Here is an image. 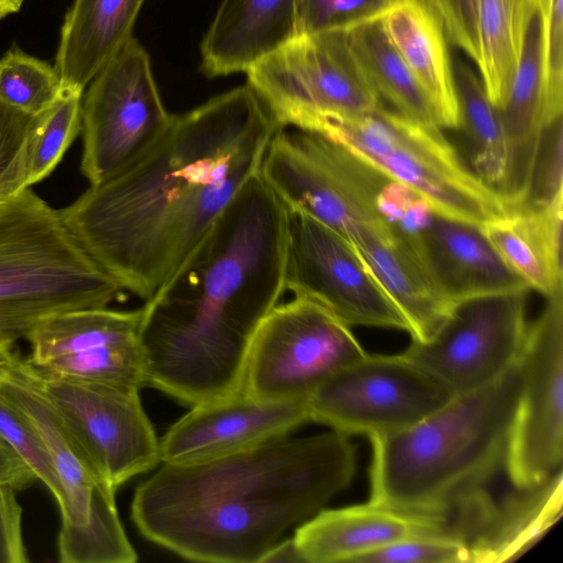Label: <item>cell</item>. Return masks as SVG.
Returning a JSON list of instances; mask_svg holds the SVG:
<instances>
[{"label":"cell","instance_id":"cell-12","mask_svg":"<svg viewBox=\"0 0 563 563\" xmlns=\"http://www.w3.org/2000/svg\"><path fill=\"white\" fill-rule=\"evenodd\" d=\"M454 396L401 354L367 353L321 383L307 408L311 421L372 438L419 422Z\"/></svg>","mask_w":563,"mask_h":563},{"label":"cell","instance_id":"cell-8","mask_svg":"<svg viewBox=\"0 0 563 563\" xmlns=\"http://www.w3.org/2000/svg\"><path fill=\"white\" fill-rule=\"evenodd\" d=\"M0 395L35 428L52 456L65 494L57 537L63 563H133L115 505V490L102 478L52 407L26 358L12 352L0 378Z\"/></svg>","mask_w":563,"mask_h":563},{"label":"cell","instance_id":"cell-30","mask_svg":"<svg viewBox=\"0 0 563 563\" xmlns=\"http://www.w3.org/2000/svg\"><path fill=\"white\" fill-rule=\"evenodd\" d=\"M82 92L63 89L59 97L37 114L27 153V187L43 180L55 169L81 132Z\"/></svg>","mask_w":563,"mask_h":563},{"label":"cell","instance_id":"cell-14","mask_svg":"<svg viewBox=\"0 0 563 563\" xmlns=\"http://www.w3.org/2000/svg\"><path fill=\"white\" fill-rule=\"evenodd\" d=\"M287 210L285 291L320 303L350 327L409 333L400 308L353 244L317 219Z\"/></svg>","mask_w":563,"mask_h":563},{"label":"cell","instance_id":"cell-19","mask_svg":"<svg viewBox=\"0 0 563 563\" xmlns=\"http://www.w3.org/2000/svg\"><path fill=\"white\" fill-rule=\"evenodd\" d=\"M404 236L432 286L453 305L530 289L507 267L479 227L432 212L419 230Z\"/></svg>","mask_w":563,"mask_h":563},{"label":"cell","instance_id":"cell-21","mask_svg":"<svg viewBox=\"0 0 563 563\" xmlns=\"http://www.w3.org/2000/svg\"><path fill=\"white\" fill-rule=\"evenodd\" d=\"M438 534L427 517L372 503L321 509L300 523L292 537L302 562H354L358 556L402 539Z\"/></svg>","mask_w":563,"mask_h":563},{"label":"cell","instance_id":"cell-22","mask_svg":"<svg viewBox=\"0 0 563 563\" xmlns=\"http://www.w3.org/2000/svg\"><path fill=\"white\" fill-rule=\"evenodd\" d=\"M297 0H222L205 34L201 70L208 77L245 71L295 37Z\"/></svg>","mask_w":563,"mask_h":563},{"label":"cell","instance_id":"cell-35","mask_svg":"<svg viewBox=\"0 0 563 563\" xmlns=\"http://www.w3.org/2000/svg\"><path fill=\"white\" fill-rule=\"evenodd\" d=\"M562 157L563 119L559 115L542 124L528 192L520 207L542 209L563 202Z\"/></svg>","mask_w":563,"mask_h":563},{"label":"cell","instance_id":"cell-20","mask_svg":"<svg viewBox=\"0 0 563 563\" xmlns=\"http://www.w3.org/2000/svg\"><path fill=\"white\" fill-rule=\"evenodd\" d=\"M544 103V13L541 0L527 11L516 73L499 110L506 145V173L499 194L509 209L526 199Z\"/></svg>","mask_w":563,"mask_h":563},{"label":"cell","instance_id":"cell-26","mask_svg":"<svg viewBox=\"0 0 563 563\" xmlns=\"http://www.w3.org/2000/svg\"><path fill=\"white\" fill-rule=\"evenodd\" d=\"M353 246L406 317L411 340H429L455 305L432 286L404 235L390 242L366 239Z\"/></svg>","mask_w":563,"mask_h":563},{"label":"cell","instance_id":"cell-7","mask_svg":"<svg viewBox=\"0 0 563 563\" xmlns=\"http://www.w3.org/2000/svg\"><path fill=\"white\" fill-rule=\"evenodd\" d=\"M260 174L287 209L317 219L353 245L401 236L385 213L396 180L322 134L278 129Z\"/></svg>","mask_w":563,"mask_h":563},{"label":"cell","instance_id":"cell-1","mask_svg":"<svg viewBox=\"0 0 563 563\" xmlns=\"http://www.w3.org/2000/svg\"><path fill=\"white\" fill-rule=\"evenodd\" d=\"M280 129L247 85L174 114L142 156L59 216L124 291L151 300L260 173Z\"/></svg>","mask_w":563,"mask_h":563},{"label":"cell","instance_id":"cell-40","mask_svg":"<svg viewBox=\"0 0 563 563\" xmlns=\"http://www.w3.org/2000/svg\"><path fill=\"white\" fill-rule=\"evenodd\" d=\"M35 481L31 468L0 439V485L19 492Z\"/></svg>","mask_w":563,"mask_h":563},{"label":"cell","instance_id":"cell-6","mask_svg":"<svg viewBox=\"0 0 563 563\" xmlns=\"http://www.w3.org/2000/svg\"><path fill=\"white\" fill-rule=\"evenodd\" d=\"M346 147L358 158L422 198L438 214L481 227L509 210L482 181L438 125L396 110L328 114L306 129Z\"/></svg>","mask_w":563,"mask_h":563},{"label":"cell","instance_id":"cell-15","mask_svg":"<svg viewBox=\"0 0 563 563\" xmlns=\"http://www.w3.org/2000/svg\"><path fill=\"white\" fill-rule=\"evenodd\" d=\"M520 354L522 385L510 430L506 475L529 489L562 471L563 291L545 298Z\"/></svg>","mask_w":563,"mask_h":563},{"label":"cell","instance_id":"cell-10","mask_svg":"<svg viewBox=\"0 0 563 563\" xmlns=\"http://www.w3.org/2000/svg\"><path fill=\"white\" fill-rule=\"evenodd\" d=\"M351 327L320 303L294 296L257 327L242 390L262 400L307 399L325 379L366 355Z\"/></svg>","mask_w":563,"mask_h":563},{"label":"cell","instance_id":"cell-44","mask_svg":"<svg viewBox=\"0 0 563 563\" xmlns=\"http://www.w3.org/2000/svg\"><path fill=\"white\" fill-rule=\"evenodd\" d=\"M0 202H2V201H0Z\"/></svg>","mask_w":563,"mask_h":563},{"label":"cell","instance_id":"cell-36","mask_svg":"<svg viewBox=\"0 0 563 563\" xmlns=\"http://www.w3.org/2000/svg\"><path fill=\"white\" fill-rule=\"evenodd\" d=\"M354 563H471V553L456 539L421 534L373 550Z\"/></svg>","mask_w":563,"mask_h":563},{"label":"cell","instance_id":"cell-23","mask_svg":"<svg viewBox=\"0 0 563 563\" xmlns=\"http://www.w3.org/2000/svg\"><path fill=\"white\" fill-rule=\"evenodd\" d=\"M383 26L419 86L441 129L459 130L460 109L444 30L421 0H398Z\"/></svg>","mask_w":563,"mask_h":563},{"label":"cell","instance_id":"cell-27","mask_svg":"<svg viewBox=\"0 0 563 563\" xmlns=\"http://www.w3.org/2000/svg\"><path fill=\"white\" fill-rule=\"evenodd\" d=\"M346 33L357 63L379 97L410 119L438 125L423 90L388 37L382 19L360 24Z\"/></svg>","mask_w":563,"mask_h":563},{"label":"cell","instance_id":"cell-13","mask_svg":"<svg viewBox=\"0 0 563 563\" xmlns=\"http://www.w3.org/2000/svg\"><path fill=\"white\" fill-rule=\"evenodd\" d=\"M530 289L457 302L427 341L411 340L400 353L454 395L481 388L520 357L529 322Z\"/></svg>","mask_w":563,"mask_h":563},{"label":"cell","instance_id":"cell-25","mask_svg":"<svg viewBox=\"0 0 563 563\" xmlns=\"http://www.w3.org/2000/svg\"><path fill=\"white\" fill-rule=\"evenodd\" d=\"M562 209L519 207L479 227L507 267L545 298L563 291Z\"/></svg>","mask_w":563,"mask_h":563},{"label":"cell","instance_id":"cell-33","mask_svg":"<svg viewBox=\"0 0 563 563\" xmlns=\"http://www.w3.org/2000/svg\"><path fill=\"white\" fill-rule=\"evenodd\" d=\"M0 439L48 488L60 510L65 505V494L45 442L31 422L1 395Z\"/></svg>","mask_w":563,"mask_h":563},{"label":"cell","instance_id":"cell-43","mask_svg":"<svg viewBox=\"0 0 563 563\" xmlns=\"http://www.w3.org/2000/svg\"><path fill=\"white\" fill-rule=\"evenodd\" d=\"M12 351V346L0 344V378L4 372L9 355Z\"/></svg>","mask_w":563,"mask_h":563},{"label":"cell","instance_id":"cell-39","mask_svg":"<svg viewBox=\"0 0 563 563\" xmlns=\"http://www.w3.org/2000/svg\"><path fill=\"white\" fill-rule=\"evenodd\" d=\"M14 488L0 485V563L29 562L22 533V507Z\"/></svg>","mask_w":563,"mask_h":563},{"label":"cell","instance_id":"cell-42","mask_svg":"<svg viewBox=\"0 0 563 563\" xmlns=\"http://www.w3.org/2000/svg\"><path fill=\"white\" fill-rule=\"evenodd\" d=\"M24 0H0V20L20 10Z\"/></svg>","mask_w":563,"mask_h":563},{"label":"cell","instance_id":"cell-17","mask_svg":"<svg viewBox=\"0 0 563 563\" xmlns=\"http://www.w3.org/2000/svg\"><path fill=\"white\" fill-rule=\"evenodd\" d=\"M142 317V307L86 308L51 316L25 336L31 346L26 361L45 374L141 389L145 386Z\"/></svg>","mask_w":563,"mask_h":563},{"label":"cell","instance_id":"cell-32","mask_svg":"<svg viewBox=\"0 0 563 563\" xmlns=\"http://www.w3.org/2000/svg\"><path fill=\"white\" fill-rule=\"evenodd\" d=\"M398 0H297L295 36L347 31L382 19Z\"/></svg>","mask_w":563,"mask_h":563},{"label":"cell","instance_id":"cell-41","mask_svg":"<svg viewBox=\"0 0 563 563\" xmlns=\"http://www.w3.org/2000/svg\"><path fill=\"white\" fill-rule=\"evenodd\" d=\"M302 562L292 538L282 539L265 554L261 563Z\"/></svg>","mask_w":563,"mask_h":563},{"label":"cell","instance_id":"cell-4","mask_svg":"<svg viewBox=\"0 0 563 563\" xmlns=\"http://www.w3.org/2000/svg\"><path fill=\"white\" fill-rule=\"evenodd\" d=\"M522 385L520 357L501 376L397 432L369 438V503L438 522L506 474Z\"/></svg>","mask_w":563,"mask_h":563},{"label":"cell","instance_id":"cell-28","mask_svg":"<svg viewBox=\"0 0 563 563\" xmlns=\"http://www.w3.org/2000/svg\"><path fill=\"white\" fill-rule=\"evenodd\" d=\"M460 109V128L475 175L499 194L506 173V145L499 110L489 101L482 80L461 58L452 60Z\"/></svg>","mask_w":563,"mask_h":563},{"label":"cell","instance_id":"cell-31","mask_svg":"<svg viewBox=\"0 0 563 563\" xmlns=\"http://www.w3.org/2000/svg\"><path fill=\"white\" fill-rule=\"evenodd\" d=\"M60 78L46 62L8 51L0 58V100L31 114L46 110L62 93Z\"/></svg>","mask_w":563,"mask_h":563},{"label":"cell","instance_id":"cell-2","mask_svg":"<svg viewBox=\"0 0 563 563\" xmlns=\"http://www.w3.org/2000/svg\"><path fill=\"white\" fill-rule=\"evenodd\" d=\"M287 216L258 173L144 302L145 386L190 407L242 390L252 338L286 292Z\"/></svg>","mask_w":563,"mask_h":563},{"label":"cell","instance_id":"cell-29","mask_svg":"<svg viewBox=\"0 0 563 563\" xmlns=\"http://www.w3.org/2000/svg\"><path fill=\"white\" fill-rule=\"evenodd\" d=\"M532 0H478L477 65L489 101L500 110L507 99L519 58L525 20Z\"/></svg>","mask_w":563,"mask_h":563},{"label":"cell","instance_id":"cell-16","mask_svg":"<svg viewBox=\"0 0 563 563\" xmlns=\"http://www.w3.org/2000/svg\"><path fill=\"white\" fill-rule=\"evenodd\" d=\"M32 369L65 427L112 489L161 463L159 439L139 389Z\"/></svg>","mask_w":563,"mask_h":563},{"label":"cell","instance_id":"cell-38","mask_svg":"<svg viewBox=\"0 0 563 563\" xmlns=\"http://www.w3.org/2000/svg\"><path fill=\"white\" fill-rule=\"evenodd\" d=\"M438 16L446 38L477 65L481 59L477 27L478 0H421Z\"/></svg>","mask_w":563,"mask_h":563},{"label":"cell","instance_id":"cell-9","mask_svg":"<svg viewBox=\"0 0 563 563\" xmlns=\"http://www.w3.org/2000/svg\"><path fill=\"white\" fill-rule=\"evenodd\" d=\"M280 128L306 129L328 114H357L383 104L357 63L346 31L295 36L246 70Z\"/></svg>","mask_w":563,"mask_h":563},{"label":"cell","instance_id":"cell-3","mask_svg":"<svg viewBox=\"0 0 563 563\" xmlns=\"http://www.w3.org/2000/svg\"><path fill=\"white\" fill-rule=\"evenodd\" d=\"M162 464L134 492L139 532L186 560L255 563L350 485L356 455L350 437L331 430Z\"/></svg>","mask_w":563,"mask_h":563},{"label":"cell","instance_id":"cell-5","mask_svg":"<svg viewBox=\"0 0 563 563\" xmlns=\"http://www.w3.org/2000/svg\"><path fill=\"white\" fill-rule=\"evenodd\" d=\"M124 292L30 187L0 202V344L13 346L51 316L108 307Z\"/></svg>","mask_w":563,"mask_h":563},{"label":"cell","instance_id":"cell-34","mask_svg":"<svg viewBox=\"0 0 563 563\" xmlns=\"http://www.w3.org/2000/svg\"><path fill=\"white\" fill-rule=\"evenodd\" d=\"M36 118L0 100V201L29 188L27 153Z\"/></svg>","mask_w":563,"mask_h":563},{"label":"cell","instance_id":"cell-24","mask_svg":"<svg viewBox=\"0 0 563 563\" xmlns=\"http://www.w3.org/2000/svg\"><path fill=\"white\" fill-rule=\"evenodd\" d=\"M145 1H74L62 26L54 66L63 89L84 91L133 37L132 30Z\"/></svg>","mask_w":563,"mask_h":563},{"label":"cell","instance_id":"cell-37","mask_svg":"<svg viewBox=\"0 0 563 563\" xmlns=\"http://www.w3.org/2000/svg\"><path fill=\"white\" fill-rule=\"evenodd\" d=\"M541 1L544 13V123L563 114V0Z\"/></svg>","mask_w":563,"mask_h":563},{"label":"cell","instance_id":"cell-18","mask_svg":"<svg viewBox=\"0 0 563 563\" xmlns=\"http://www.w3.org/2000/svg\"><path fill=\"white\" fill-rule=\"evenodd\" d=\"M307 421V399L262 400L241 390L192 406L170 426L159 439L161 463H194L228 455L288 435Z\"/></svg>","mask_w":563,"mask_h":563},{"label":"cell","instance_id":"cell-11","mask_svg":"<svg viewBox=\"0 0 563 563\" xmlns=\"http://www.w3.org/2000/svg\"><path fill=\"white\" fill-rule=\"evenodd\" d=\"M173 115L161 99L147 52L132 37L82 96V175L90 185L111 178L159 140Z\"/></svg>","mask_w":563,"mask_h":563}]
</instances>
